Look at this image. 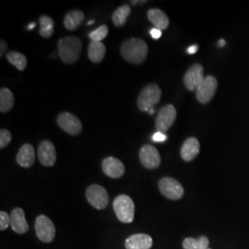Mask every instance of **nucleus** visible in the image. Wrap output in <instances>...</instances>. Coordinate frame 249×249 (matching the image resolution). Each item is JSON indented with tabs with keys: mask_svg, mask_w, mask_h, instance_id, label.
Segmentation results:
<instances>
[{
	"mask_svg": "<svg viewBox=\"0 0 249 249\" xmlns=\"http://www.w3.org/2000/svg\"><path fill=\"white\" fill-rule=\"evenodd\" d=\"M84 20V14L80 10H72L64 18V25L67 30L74 31L81 25Z\"/></svg>",
	"mask_w": 249,
	"mask_h": 249,
	"instance_id": "20",
	"label": "nucleus"
},
{
	"mask_svg": "<svg viewBox=\"0 0 249 249\" xmlns=\"http://www.w3.org/2000/svg\"><path fill=\"white\" fill-rule=\"evenodd\" d=\"M107 48L102 42H90L88 46V55L90 61L93 63H100L106 56Z\"/></svg>",
	"mask_w": 249,
	"mask_h": 249,
	"instance_id": "21",
	"label": "nucleus"
},
{
	"mask_svg": "<svg viewBox=\"0 0 249 249\" xmlns=\"http://www.w3.org/2000/svg\"><path fill=\"white\" fill-rule=\"evenodd\" d=\"M10 226L12 230L19 234H23L29 230L24 211L20 208H15L10 213Z\"/></svg>",
	"mask_w": 249,
	"mask_h": 249,
	"instance_id": "15",
	"label": "nucleus"
},
{
	"mask_svg": "<svg viewBox=\"0 0 249 249\" xmlns=\"http://www.w3.org/2000/svg\"><path fill=\"white\" fill-rule=\"evenodd\" d=\"M200 145L196 138H188L184 142L180 150L182 159L186 161H191L196 158L199 153Z\"/></svg>",
	"mask_w": 249,
	"mask_h": 249,
	"instance_id": "18",
	"label": "nucleus"
},
{
	"mask_svg": "<svg viewBox=\"0 0 249 249\" xmlns=\"http://www.w3.org/2000/svg\"><path fill=\"white\" fill-rule=\"evenodd\" d=\"M177 118V110L172 105H167L161 107L156 117L155 127L157 131L165 133L169 130Z\"/></svg>",
	"mask_w": 249,
	"mask_h": 249,
	"instance_id": "9",
	"label": "nucleus"
},
{
	"mask_svg": "<svg viewBox=\"0 0 249 249\" xmlns=\"http://www.w3.org/2000/svg\"><path fill=\"white\" fill-rule=\"evenodd\" d=\"M147 1H131L130 3L132 4V5H136V4H138V3H146Z\"/></svg>",
	"mask_w": 249,
	"mask_h": 249,
	"instance_id": "35",
	"label": "nucleus"
},
{
	"mask_svg": "<svg viewBox=\"0 0 249 249\" xmlns=\"http://www.w3.org/2000/svg\"><path fill=\"white\" fill-rule=\"evenodd\" d=\"M218 45H219L220 47H223L224 45H226V43H225V41H224V40H220V41H219V43H218Z\"/></svg>",
	"mask_w": 249,
	"mask_h": 249,
	"instance_id": "34",
	"label": "nucleus"
},
{
	"mask_svg": "<svg viewBox=\"0 0 249 249\" xmlns=\"http://www.w3.org/2000/svg\"><path fill=\"white\" fill-rule=\"evenodd\" d=\"M1 49H0V56H2L4 53L7 51V48H8V45L7 43L4 41V40H1Z\"/></svg>",
	"mask_w": 249,
	"mask_h": 249,
	"instance_id": "32",
	"label": "nucleus"
},
{
	"mask_svg": "<svg viewBox=\"0 0 249 249\" xmlns=\"http://www.w3.org/2000/svg\"><path fill=\"white\" fill-rule=\"evenodd\" d=\"M36 27V23L34 22V23H31L30 25H29V27H28V30H32L33 28H35Z\"/></svg>",
	"mask_w": 249,
	"mask_h": 249,
	"instance_id": "36",
	"label": "nucleus"
},
{
	"mask_svg": "<svg viewBox=\"0 0 249 249\" xmlns=\"http://www.w3.org/2000/svg\"><path fill=\"white\" fill-rule=\"evenodd\" d=\"M116 217L123 223H130L133 222L135 215V204L130 196L126 195H119L116 196L113 203Z\"/></svg>",
	"mask_w": 249,
	"mask_h": 249,
	"instance_id": "3",
	"label": "nucleus"
},
{
	"mask_svg": "<svg viewBox=\"0 0 249 249\" xmlns=\"http://www.w3.org/2000/svg\"><path fill=\"white\" fill-rule=\"evenodd\" d=\"M40 35L44 38H50L53 35L54 31V23L53 18L47 15L40 17Z\"/></svg>",
	"mask_w": 249,
	"mask_h": 249,
	"instance_id": "25",
	"label": "nucleus"
},
{
	"mask_svg": "<svg viewBox=\"0 0 249 249\" xmlns=\"http://www.w3.org/2000/svg\"><path fill=\"white\" fill-rule=\"evenodd\" d=\"M148 18L156 29H159L160 31L166 30L169 26V18L160 9H150L148 11Z\"/></svg>",
	"mask_w": 249,
	"mask_h": 249,
	"instance_id": "19",
	"label": "nucleus"
},
{
	"mask_svg": "<svg viewBox=\"0 0 249 249\" xmlns=\"http://www.w3.org/2000/svg\"><path fill=\"white\" fill-rule=\"evenodd\" d=\"M14 95L8 88L0 89V111L1 113H8L14 106Z\"/></svg>",
	"mask_w": 249,
	"mask_h": 249,
	"instance_id": "22",
	"label": "nucleus"
},
{
	"mask_svg": "<svg viewBox=\"0 0 249 249\" xmlns=\"http://www.w3.org/2000/svg\"><path fill=\"white\" fill-rule=\"evenodd\" d=\"M130 12H131V9L128 5H123V6L119 7L113 13V16H112L114 24L116 27L124 26L126 22L127 17L130 15Z\"/></svg>",
	"mask_w": 249,
	"mask_h": 249,
	"instance_id": "24",
	"label": "nucleus"
},
{
	"mask_svg": "<svg viewBox=\"0 0 249 249\" xmlns=\"http://www.w3.org/2000/svg\"><path fill=\"white\" fill-rule=\"evenodd\" d=\"M16 160L18 165L23 168H30L36 160V151L33 145L26 143L22 145L18 151Z\"/></svg>",
	"mask_w": 249,
	"mask_h": 249,
	"instance_id": "17",
	"label": "nucleus"
},
{
	"mask_svg": "<svg viewBox=\"0 0 249 249\" xmlns=\"http://www.w3.org/2000/svg\"><path fill=\"white\" fill-rule=\"evenodd\" d=\"M7 59L10 64L15 66L18 71H22L26 69L27 58L23 53L16 52V51H10L6 54Z\"/></svg>",
	"mask_w": 249,
	"mask_h": 249,
	"instance_id": "26",
	"label": "nucleus"
},
{
	"mask_svg": "<svg viewBox=\"0 0 249 249\" xmlns=\"http://www.w3.org/2000/svg\"><path fill=\"white\" fill-rule=\"evenodd\" d=\"M154 112H155V110H154V108L152 107V108H151L150 110H149V113L151 114V115H152V114H154Z\"/></svg>",
	"mask_w": 249,
	"mask_h": 249,
	"instance_id": "37",
	"label": "nucleus"
},
{
	"mask_svg": "<svg viewBox=\"0 0 249 249\" xmlns=\"http://www.w3.org/2000/svg\"><path fill=\"white\" fill-rule=\"evenodd\" d=\"M151 36L153 39H155V40H157V39H159L160 36H161V31L159 30V29H156V28H153L152 30H151Z\"/></svg>",
	"mask_w": 249,
	"mask_h": 249,
	"instance_id": "31",
	"label": "nucleus"
},
{
	"mask_svg": "<svg viewBox=\"0 0 249 249\" xmlns=\"http://www.w3.org/2000/svg\"><path fill=\"white\" fill-rule=\"evenodd\" d=\"M36 231L39 240L51 243L55 237V227L53 222L45 215H39L36 220Z\"/></svg>",
	"mask_w": 249,
	"mask_h": 249,
	"instance_id": "6",
	"label": "nucleus"
},
{
	"mask_svg": "<svg viewBox=\"0 0 249 249\" xmlns=\"http://www.w3.org/2000/svg\"><path fill=\"white\" fill-rule=\"evenodd\" d=\"M203 67L200 64H195L187 70L184 76V84L188 90H196L199 84L204 80Z\"/></svg>",
	"mask_w": 249,
	"mask_h": 249,
	"instance_id": "12",
	"label": "nucleus"
},
{
	"mask_svg": "<svg viewBox=\"0 0 249 249\" xmlns=\"http://www.w3.org/2000/svg\"><path fill=\"white\" fill-rule=\"evenodd\" d=\"M166 140H167V136L160 131H157L152 135V141L154 142H164Z\"/></svg>",
	"mask_w": 249,
	"mask_h": 249,
	"instance_id": "30",
	"label": "nucleus"
},
{
	"mask_svg": "<svg viewBox=\"0 0 249 249\" xmlns=\"http://www.w3.org/2000/svg\"><path fill=\"white\" fill-rule=\"evenodd\" d=\"M218 82L213 76H207L196 89V100L200 104H208L212 101L217 90Z\"/></svg>",
	"mask_w": 249,
	"mask_h": 249,
	"instance_id": "8",
	"label": "nucleus"
},
{
	"mask_svg": "<svg viewBox=\"0 0 249 249\" xmlns=\"http://www.w3.org/2000/svg\"><path fill=\"white\" fill-rule=\"evenodd\" d=\"M86 197L89 204L97 210H104L109 203L107 189L100 185H91L86 190Z\"/></svg>",
	"mask_w": 249,
	"mask_h": 249,
	"instance_id": "5",
	"label": "nucleus"
},
{
	"mask_svg": "<svg viewBox=\"0 0 249 249\" xmlns=\"http://www.w3.org/2000/svg\"><path fill=\"white\" fill-rule=\"evenodd\" d=\"M12 136L8 129H1L0 130V149H4L7 147L9 143L11 142Z\"/></svg>",
	"mask_w": 249,
	"mask_h": 249,
	"instance_id": "28",
	"label": "nucleus"
},
{
	"mask_svg": "<svg viewBox=\"0 0 249 249\" xmlns=\"http://www.w3.org/2000/svg\"><path fill=\"white\" fill-rule=\"evenodd\" d=\"M152 245V238L146 233H136L130 235L124 243L126 249H150Z\"/></svg>",
	"mask_w": 249,
	"mask_h": 249,
	"instance_id": "16",
	"label": "nucleus"
},
{
	"mask_svg": "<svg viewBox=\"0 0 249 249\" xmlns=\"http://www.w3.org/2000/svg\"><path fill=\"white\" fill-rule=\"evenodd\" d=\"M140 160L147 169H156L160 166V155L153 145H144L140 150Z\"/></svg>",
	"mask_w": 249,
	"mask_h": 249,
	"instance_id": "11",
	"label": "nucleus"
},
{
	"mask_svg": "<svg viewBox=\"0 0 249 249\" xmlns=\"http://www.w3.org/2000/svg\"><path fill=\"white\" fill-rule=\"evenodd\" d=\"M210 249V248H209V249Z\"/></svg>",
	"mask_w": 249,
	"mask_h": 249,
	"instance_id": "39",
	"label": "nucleus"
},
{
	"mask_svg": "<svg viewBox=\"0 0 249 249\" xmlns=\"http://www.w3.org/2000/svg\"><path fill=\"white\" fill-rule=\"evenodd\" d=\"M197 49H198L197 45H191V46H189L187 48V53H189V54H194V53H196L197 52Z\"/></svg>",
	"mask_w": 249,
	"mask_h": 249,
	"instance_id": "33",
	"label": "nucleus"
},
{
	"mask_svg": "<svg viewBox=\"0 0 249 249\" xmlns=\"http://www.w3.org/2000/svg\"><path fill=\"white\" fill-rule=\"evenodd\" d=\"M108 32H109L108 27L107 25H102L97 28L96 30L89 33V38L91 39L92 42H101L102 40H104L107 37Z\"/></svg>",
	"mask_w": 249,
	"mask_h": 249,
	"instance_id": "27",
	"label": "nucleus"
},
{
	"mask_svg": "<svg viewBox=\"0 0 249 249\" xmlns=\"http://www.w3.org/2000/svg\"><path fill=\"white\" fill-rule=\"evenodd\" d=\"M161 96V90L160 87L155 84L151 83L145 86L137 101V105L141 111L142 112H149V110L153 107L154 105L158 104Z\"/></svg>",
	"mask_w": 249,
	"mask_h": 249,
	"instance_id": "4",
	"label": "nucleus"
},
{
	"mask_svg": "<svg viewBox=\"0 0 249 249\" xmlns=\"http://www.w3.org/2000/svg\"><path fill=\"white\" fill-rule=\"evenodd\" d=\"M60 128L71 136H77L82 131V124L80 119L71 113H61L56 118Z\"/></svg>",
	"mask_w": 249,
	"mask_h": 249,
	"instance_id": "10",
	"label": "nucleus"
},
{
	"mask_svg": "<svg viewBox=\"0 0 249 249\" xmlns=\"http://www.w3.org/2000/svg\"><path fill=\"white\" fill-rule=\"evenodd\" d=\"M58 53L65 64H74L80 58L82 42L76 36H67L58 41Z\"/></svg>",
	"mask_w": 249,
	"mask_h": 249,
	"instance_id": "2",
	"label": "nucleus"
},
{
	"mask_svg": "<svg viewBox=\"0 0 249 249\" xmlns=\"http://www.w3.org/2000/svg\"><path fill=\"white\" fill-rule=\"evenodd\" d=\"M120 51L122 56L127 62L142 64L148 55L149 48L142 39L130 38L122 44Z\"/></svg>",
	"mask_w": 249,
	"mask_h": 249,
	"instance_id": "1",
	"label": "nucleus"
},
{
	"mask_svg": "<svg viewBox=\"0 0 249 249\" xmlns=\"http://www.w3.org/2000/svg\"><path fill=\"white\" fill-rule=\"evenodd\" d=\"M94 23V20L92 19V20H89V22H88V25H90V24H93Z\"/></svg>",
	"mask_w": 249,
	"mask_h": 249,
	"instance_id": "38",
	"label": "nucleus"
},
{
	"mask_svg": "<svg viewBox=\"0 0 249 249\" xmlns=\"http://www.w3.org/2000/svg\"><path fill=\"white\" fill-rule=\"evenodd\" d=\"M38 159L46 167L53 166L56 161V151L53 143L49 141H43L38 147Z\"/></svg>",
	"mask_w": 249,
	"mask_h": 249,
	"instance_id": "13",
	"label": "nucleus"
},
{
	"mask_svg": "<svg viewBox=\"0 0 249 249\" xmlns=\"http://www.w3.org/2000/svg\"><path fill=\"white\" fill-rule=\"evenodd\" d=\"M102 168L107 177L119 178L124 174V166L121 160L115 157H107L102 161Z\"/></svg>",
	"mask_w": 249,
	"mask_h": 249,
	"instance_id": "14",
	"label": "nucleus"
},
{
	"mask_svg": "<svg viewBox=\"0 0 249 249\" xmlns=\"http://www.w3.org/2000/svg\"><path fill=\"white\" fill-rule=\"evenodd\" d=\"M10 226V215L6 212H0V230L4 231Z\"/></svg>",
	"mask_w": 249,
	"mask_h": 249,
	"instance_id": "29",
	"label": "nucleus"
},
{
	"mask_svg": "<svg viewBox=\"0 0 249 249\" xmlns=\"http://www.w3.org/2000/svg\"><path fill=\"white\" fill-rule=\"evenodd\" d=\"M210 240L207 236H200L198 238L187 237L183 241L184 249H208Z\"/></svg>",
	"mask_w": 249,
	"mask_h": 249,
	"instance_id": "23",
	"label": "nucleus"
},
{
	"mask_svg": "<svg viewBox=\"0 0 249 249\" xmlns=\"http://www.w3.org/2000/svg\"><path fill=\"white\" fill-rule=\"evenodd\" d=\"M159 189L163 196L172 200H178L184 196V187L174 178H161L159 181Z\"/></svg>",
	"mask_w": 249,
	"mask_h": 249,
	"instance_id": "7",
	"label": "nucleus"
}]
</instances>
